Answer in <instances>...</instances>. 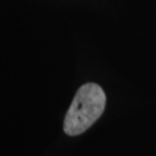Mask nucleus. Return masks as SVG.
I'll return each mask as SVG.
<instances>
[{"label": "nucleus", "mask_w": 156, "mask_h": 156, "mask_svg": "<svg viewBox=\"0 0 156 156\" xmlns=\"http://www.w3.org/2000/svg\"><path fill=\"white\" fill-rule=\"evenodd\" d=\"M105 102V94L98 84L86 83L80 87L65 117V133L74 136L87 131L103 113Z\"/></svg>", "instance_id": "f257e3e1"}]
</instances>
